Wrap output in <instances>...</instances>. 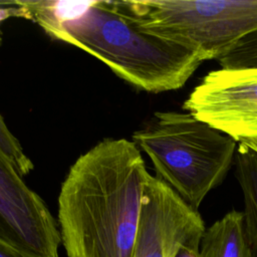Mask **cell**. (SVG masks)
Segmentation results:
<instances>
[{
    "mask_svg": "<svg viewBox=\"0 0 257 257\" xmlns=\"http://www.w3.org/2000/svg\"><path fill=\"white\" fill-rule=\"evenodd\" d=\"M149 174L126 139H104L76 159L57 200L68 257H133Z\"/></svg>",
    "mask_w": 257,
    "mask_h": 257,
    "instance_id": "6da1fadb",
    "label": "cell"
},
{
    "mask_svg": "<svg viewBox=\"0 0 257 257\" xmlns=\"http://www.w3.org/2000/svg\"><path fill=\"white\" fill-rule=\"evenodd\" d=\"M45 33L89 53L147 92L179 89L205 60L200 52L144 29L125 0L94 1L78 19Z\"/></svg>",
    "mask_w": 257,
    "mask_h": 257,
    "instance_id": "7a4b0ae2",
    "label": "cell"
},
{
    "mask_svg": "<svg viewBox=\"0 0 257 257\" xmlns=\"http://www.w3.org/2000/svg\"><path fill=\"white\" fill-rule=\"evenodd\" d=\"M133 142L151 159L157 177L195 210L226 178L237 144L181 111H157L147 126L133 134Z\"/></svg>",
    "mask_w": 257,
    "mask_h": 257,
    "instance_id": "3957f363",
    "label": "cell"
},
{
    "mask_svg": "<svg viewBox=\"0 0 257 257\" xmlns=\"http://www.w3.org/2000/svg\"><path fill=\"white\" fill-rule=\"evenodd\" d=\"M149 32L218 59L257 30V0L126 1Z\"/></svg>",
    "mask_w": 257,
    "mask_h": 257,
    "instance_id": "277c9868",
    "label": "cell"
},
{
    "mask_svg": "<svg viewBox=\"0 0 257 257\" xmlns=\"http://www.w3.org/2000/svg\"><path fill=\"white\" fill-rule=\"evenodd\" d=\"M183 108L237 143L257 141V67L210 71Z\"/></svg>",
    "mask_w": 257,
    "mask_h": 257,
    "instance_id": "5b68a950",
    "label": "cell"
},
{
    "mask_svg": "<svg viewBox=\"0 0 257 257\" xmlns=\"http://www.w3.org/2000/svg\"><path fill=\"white\" fill-rule=\"evenodd\" d=\"M205 229L198 210L163 180L148 175L133 257H175L182 246L200 243Z\"/></svg>",
    "mask_w": 257,
    "mask_h": 257,
    "instance_id": "8992f818",
    "label": "cell"
},
{
    "mask_svg": "<svg viewBox=\"0 0 257 257\" xmlns=\"http://www.w3.org/2000/svg\"><path fill=\"white\" fill-rule=\"evenodd\" d=\"M0 216L15 233L25 253L58 257L61 237L54 217L42 198L24 183L1 149Z\"/></svg>",
    "mask_w": 257,
    "mask_h": 257,
    "instance_id": "52a82bcc",
    "label": "cell"
},
{
    "mask_svg": "<svg viewBox=\"0 0 257 257\" xmlns=\"http://www.w3.org/2000/svg\"><path fill=\"white\" fill-rule=\"evenodd\" d=\"M199 257H250L243 212L232 210L205 229Z\"/></svg>",
    "mask_w": 257,
    "mask_h": 257,
    "instance_id": "ba28073f",
    "label": "cell"
},
{
    "mask_svg": "<svg viewBox=\"0 0 257 257\" xmlns=\"http://www.w3.org/2000/svg\"><path fill=\"white\" fill-rule=\"evenodd\" d=\"M235 174L244 196V226L250 257H257V153L239 144Z\"/></svg>",
    "mask_w": 257,
    "mask_h": 257,
    "instance_id": "9c48e42d",
    "label": "cell"
},
{
    "mask_svg": "<svg viewBox=\"0 0 257 257\" xmlns=\"http://www.w3.org/2000/svg\"><path fill=\"white\" fill-rule=\"evenodd\" d=\"M92 1L26 0L22 1L31 16L43 31L61 26L81 17L94 3Z\"/></svg>",
    "mask_w": 257,
    "mask_h": 257,
    "instance_id": "30bf717a",
    "label": "cell"
},
{
    "mask_svg": "<svg viewBox=\"0 0 257 257\" xmlns=\"http://www.w3.org/2000/svg\"><path fill=\"white\" fill-rule=\"evenodd\" d=\"M218 61L225 69L257 67V30L241 38Z\"/></svg>",
    "mask_w": 257,
    "mask_h": 257,
    "instance_id": "8fae6325",
    "label": "cell"
},
{
    "mask_svg": "<svg viewBox=\"0 0 257 257\" xmlns=\"http://www.w3.org/2000/svg\"><path fill=\"white\" fill-rule=\"evenodd\" d=\"M0 149L7 156L15 169L21 175L25 177L30 174L34 169L32 161L25 154L20 142L10 132L7 126L4 117L0 112Z\"/></svg>",
    "mask_w": 257,
    "mask_h": 257,
    "instance_id": "7c38bea8",
    "label": "cell"
},
{
    "mask_svg": "<svg viewBox=\"0 0 257 257\" xmlns=\"http://www.w3.org/2000/svg\"><path fill=\"white\" fill-rule=\"evenodd\" d=\"M0 240L23 251L15 233L12 231V229L9 227V225L4 221V219L1 216H0Z\"/></svg>",
    "mask_w": 257,
    "mask_h": 257,
    "instance_id": "4fadbf2b",
    "label": "cell"
},
{
    "mask_svg": "<svg viewBox=\"0 0 257 257\" xmlns=\"http://www.w3.org/2000/svg\"><path fill=\"white\" fill-rule=\"evenodd\" d=\"M0 257H37L31 254H27L16 247L0 240Z\"/></svg>",
    "mask_w": 257,
    "mask_h": 257,
    "instance_id": "5bb4252c",
    "label": "cell"
},
{
    "mask_svg": "<svg viewBox=\"0 0 257 257\" xmlns=\"http://www.w3.org/2000/svg\"><path fill=\"white\" fill-rule=\"evenodd\" d=\"M200 243H191L182 246L175 257H199Z\"/></svg>",
    "mask_w": 257,
    "mask_h": 257,
    "instance_id": "9a60e30c",
    "label": "cell"
},
{
    "mask_svg": "<svg viewBox=\"0 0 257 257\" xmlns=\"http://www.w3.org/2000/svg\"><path fill=\"white\" fill-rule=\"evenodd\" d=\"M242 144L244 146H246L247 148L251 149L252 151H254L255 153H257V141H249V142H244V143H239Z\"/></svg>",
    "mask_w": 257,
    "mask_h": 257,
    "instance_id": "2e32d148",
    "label": "cell"
}]
</instances>
